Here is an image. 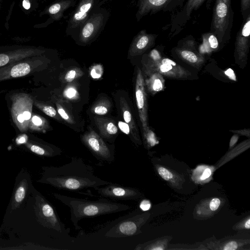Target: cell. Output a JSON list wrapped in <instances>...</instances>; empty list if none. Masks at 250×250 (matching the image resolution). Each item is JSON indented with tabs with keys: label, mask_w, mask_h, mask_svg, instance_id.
<instances>
[{
	"label": "cell",
	"mask_w": 250,
	"mask_h": 250,
	"mask_svg": "<svg viewBox=\"0 0 250 250\" xmlns=\"http://www.w3.org/2000/svg\"><path fill=\"white\" fill-rule=\"evenodd\" d=\"M41 181L56 188L69 191L95 188L110 183L95 175L93 167L77 157H71L68 163L62 166L45 167Z\"/></svg>",
	"instance_id": "6da1fadb"
},
{
	"label": "cell",
	"mask_w": 250,
	"mask_h": 250,
	"mask_svg": "<svg viewBox=\"0 0 250 250\" xmlns=\"http://www.w3.org/2000/svg\"><path fill=\"white\" fill-rule=\"evenodd\" d=\"M53 196L69 208L70 220L77 230L81 229L78 222L83 219L124 211L130 208L105 198L93 201L57 193H53Z\"/></svg>",
	"instance_id": "7a4b0ae2"
},
{
	"label": "cell",
	"mask_w": 250,
	"mask_h": 250,
	"mask_svg": "<svg viewBox=\"0 0 250 250\" xmlns=\"http://www.w3.org/2000/svg\"><path fill=\"white\" fill-rule=\"evenodd\" d=\"M232 0H214L210 31L218 38L219 43L227 42L230 38L234 20Z\"/></svg>",
	"instance_id": "3957f363"
},
{
	"label": "cell",
	"mask_w": 250,
	"mask_h": 250,
	"mask_svg": "<svg viewBox=\"0 0 250 250\" xmlns=\"http://www.w3.org/2000/svg\"><path fill=\"white\" fill-rule=\"evenodd\" d=\"M9 99L10 113L15 125L21 132L28 131L34 98L24 92H15Z\"/></svg>",
	"instance_id": "277c9868"
},
{
	"label": "cell",
	"mask_w": 250,
	"mask_h": 250,
	"mask_svg": "<svg viewBox=\"0 0 250 250\" xmlns=\"http://www.w3.org/2000/svg\"><path fill=\"white\" fill-rule=\"evenodd\" d=\"M46 61L42 55L34 56L0 68V82L24 77L42 69Z\"/></svg>",
	"instance_id": "5b68a950"
},
{
	"label": "cell",
	"mask_w": 250,
	"mask_h": 250,
	"mask_svg": "<svg viewBox=\"0 0 250 250\" xmlns=\"http://www.w3.org/2000/svg\"><path fill=\"white\" fill-rule=\"evenodd\" d=\"M81 140L98 161L108 164L115 161L114 146L106 143L93 129L90 128L84 133Z\"/></svg>",
	"instance_id": "8992f818"
},
{
	"label": "cell",
	"mask_w": 250,
	"mask_h": 250,
	"mask_svg": "<svg viewBox=\"0 0 250 250\" xmlns=\"http://www.w3.org/2000/svg\"><path fill=\"white\" fill-rule=\"evenodd\" d=\"M36 200L37 216L41 224L63 237L71 239L69 236L70 229L65 227L51 204L40 195L37 196Z\"/></svg>",
	"instance_id": "52a82bcc"
},
{
	"label": "cell",
	"mask_w": 250,
	"mask_h": 250,
	"mask_svg": "<svg viewBox=\"0 0 250 250\" xmlns=\"http://www.w3.org/2000/svg\"><path fill=\"white\" fill-rule=\"evenodd\" d=\"M108 16V12L105 9H94L79 30L80 42L86 44L95 39L104 29Z\"/></svg>",
	"instance_id": "ba28073f"
},
{
	"label": "cell",
	"mask_w": 250,
	"mask_h": 250,
	"mask_svg": "<svg viewBox=\"0 0 250 250\" xmlns=\"http://www.w3.org/2000/svg\"><path fill=\"white\" fill-rule=\"evenodd\" d=\"M214 0H187L182 9L171 19L170 33L172 35L179 33L189 20L194 11L198 10L206 1V7L209 9Z\"/></svg>",
	"instance_id": "9c48e42d"
},
{
	"label": "cell",
	"mask_w": 250,
	"mask_h": 250,
	"mask_svg": "<svg viewBox=\"0 0 250 250\" xmlns=\"http://www.w3.org/2000/svg\"><path fill=\"white\" fill-rule=\"evenodd\" d=\"M45 49L35 46H19L0 51V68L30 57L42 55Z\"/></svg>",
	"instance_id": "30bf717a"
},
{
	"label": "cell",
	"mask_w": 250,
	"mask_h": 250,
	"mask_svg": "<svg viewBox=\"0 0 250 250\" xmlns=\"http://www.w3.org/2000/svg\"><path fill=\"white\" fill-rule=\"evenodd\" d=\"M102 196L113 199L136 200L141 194L136 188L110 183L94 188Z\"/></svg>",
	"instance_id": "8fae6325"
},
{
	"label": "cell",
	"mask_w": 250,
	"mask_h": 250,
	"mask_svg": "<svg viewBox=\"0 0 250 250\" xmlns=\"http://www.w3.org/2000/svg\"><path fill=\"white\" fill-rule=\"evenodd\" d=\"M97 0H81L72 13L68 22L66 32L78 30L88 19L96 8Z\"/></svg>",
	"instance_id": "7c38bea8"
},
{
	"label": "cell",
	"mask_w": 250,
	"mask_h": 250,
	"mask_svg": "<svg viewBox=\"0 0 250 250\" xmlns=\"http://www.w3.org/2000/svg\"><path fill=\"white\" fill-rule=\"evenodd\" d=\"M177 0H138L136 18L138 21L147 15L163 11H170L177 7Z\"/></svg>",
	"instance_id": "4fadbf2b"
},
{
	"label": "cell",
	"mask_w": 250,
	"mask_h": 250,
	"mask_svg": "<svg viewBox=\"0 0 250 250\" xmlns=\"http://www.w3.org/2000/svg\"><path fill=\"white\" fill-rule=\"evenodd\" d=\"M143 219L137 216L128 218L117 223L108 231L105 236L111 238H124L137 234Z\"/></svg>",
	"instance_id": "5bb4252c"
},
{
	"label": "cell",
	"mask_w": 250,
	"mask_h": 250,
	"mask_svg": "<svg viewBox=\"0 0 250 250\" xmlns=\"http://www.w3.org/2000/svg\"><path fill=\"white\" fill-rule=\"evenodd\" d=\"M145 89L144 80L140 69H137L135 83V97L140 121L144 133L149 129L147 125L146 96Z\"/></svg>",
	"instance_id": "9a60e30c"
},
{
	"label": "cell",
	"mask_w": 250,
	"mask_h": 250,
	"mask_svg": "<svg viewBox=\"0 0 250 250\" xmlns=\"http://www.w3.org/2000/svg\"><path fill=\"white\" fill-rule=\"evenodd\" d=\"M157 34L148 33L146 30H141L133 38L130 44L128 55L131 57L142 54L155 43Z\"/></svg>",
	"instance_id": "2e32d148"
},
{
	"label": "cell",
	"mask_w": 250,
	"mask_h": 250,
	"mask_svg": "<svg viewBox=\"0 0 250 250\" xmlns=\"http://www.w3.org/2000/svg\"><path fill=\"white\" fill-rule=\"evenodd\" d=\"M250 37V14L244 20L237 32L235 40V51L239 57L246 56L249 51Z\"/></svg>",
	"instance_id": "e0dca14e"
},
{
	"label": "cell",
	"mask_w": 250,
	"mask_h": 250,
	"mask_svg": "<svg viewBox=\"0 0 250 250\" xmlns=\"http://www.w3.org/2000/svg\"><path fill=\"white\" fill-rule=\"evenodd\" d=\"M119 102L120 107L124 121L128 124L130 128L131 139L136 144L141 145V141L131 108L125 98L121 97Z\"/></svg>",
	"instance_id": "ac0fdd59"
},
{
	"label": "cell",
	"mask_w": 250,
	"mask_h": 250,
	"mask_svg": "<svg viewBox=\"0 0 250 250\" xmlns=\"http://www.w3.org/2000/svg\"><path fill=\"white\" fill-rule=\"evenodd\" d=\"M94 121L102 137L110 142L113 141L118 132L114 122L107 118L95 117Z\"/></svg>",
	"instance_id": "d6986e66"
},
{
	"label": "cell",
	"mask_w": 250,
	"mask_h": 250,
	"mask_svg": "<svg viewBox=\"0 0 250 250\" xmlns=\"http://www.w3.org/2000/svg\"><path fill=\"white\" fill-rule=\"evenodd\" d=\"M75 4L74 0H58L47 9L46 13L56 21L60 20L64 12Z\"/></svg>",
	"instance_id": "ffe728a7"
},
{
	"label": "cell",
	"mask_w": 250,
	"mask_h": 250,
	"mask_svg": "<svg viewBox=\"0 0 250 250\" xmlns=\"http://www.w3.org/2000/svg\"><path fill=\"white\" fill-rule=\"evenodd\" d=\"M202 43L199 47L201 52H209L217 49L219 46V42L217 36L212 32L204 33L202 35Z\"/></svg>",
	"instance_id": "44dd1931"
},
{
	"label": "cell",
	"mask_w": 250,
	"mask_h": 250,
	"mask_svg": "<svg viewBox=\"0 0 250 250\" xmlns=\"http://www.w3.org/2000/svg\"><path fill=\"white\" fill-rule=\"evenodd\" d=\"M50 127L49 123L45 118L32 113L28 125V130L45 133Z\"/></svg>",
	"instance_id": "7402d4cb"
},
{
	"label": "cell",
	"mask_w": 250,
	"mask_h": 250,
	"mask_svg": "<svg viewBox=\"0 0 250 250\" xmlns=\"http://www.w3.org/2000/svg\"><path fill=\"white\" fill-rule=\"evenodd\" d=\"M33 105L46 115L56 120H60L61 118L56 110L52 106L47 104L34 100Z\"/></svg>",
	"instance_id": "603a6c76"
},
{
	"label": "cell",
	"mask_w": 250,
	"mask_h": 250,
	"mask_svg": "<svg viewBox=\"0 0 250 250\" xmlns=\"http://www.w3.org/2000/svg\"><path fill=\"white\" fill-rule=\"evenodd\" d=\"M111 107L110 102L108 100L104 99L93 104L91 112L95 115H104L109 112Z\"/></svg>",
	"instance_id": "cb8c5ba5"
},
{
	"label": "cell",
	"mask_w": 250,
	"mask_h": 250,
	"mask_svg": "<svg viewBox=\"0 0 250 250\" xmlns=\"http://www.w3.org/2000/svg\"><path fill=\"white\" fill-rule=\"evenodd\" d=\"M26 186V181L23 180L17 188L14 198L15 207L20 205L24 199L25 196Z\"/></svg>",
	"instance_id": "d4e9b609"
},
{
	"label": "cell",
	"mask_w": 250,
	"mask_h": 250,
	"mask_svg": "<svg viewBox=\"0 0 250 250\" xmlns=\"http://www.w3.org/2000/svg\"><path fill=\"white\" fill-rule=\"evenodd\" d=\"M57 112L62 119L64 120L67 123L72 124H74V120L72 119L70 115L67 112L65 109L59 103H56Z\"/></svg>",
	"instance_id": "484cf974"
},
{
	"label": "cell",
	"mask_w": 250,
	"mask_h": 250,
	"mask_svg": "<svg viewBox=\"0 0 250 250\" xmlns=\"http://www.w3.org/2000/svg\"><path fill=\"white\" fill-rule=\"evenodd\" d=\"M156 76H154L150 80V86L154 91L158 92L163 89V84L162 81L158 77V76L157 75H156Z\"/></svg>",
	"instance_id": "4316f807"
},
{
	"label": "cell",
	"mask_w": 250,
	"mask_h": 250,
	"mask_svg": "<svg viewBox=\"0 0 250 250\" xmlns=\"http://www.w3.org/2000/svg\"><path fill=\"white\" fill-rule=\"evenodd\" d=\"M240 11L244 20L250 14V0H240Z\"/></svg>",
	"instance_id": "83f0119b"
},
{
	"label": "cell",
	"mask_w": 250,
	"mask_h": 250,
	"mask_svg": "<svg viewBox=\"0 0 250 250\" xmlns=\"http://www.w3.org/2000/svg\"><path fill=\"white\" fill-rule=\"evenodd\" d=\"M64 97L70 100L75 99L78 96V93L76 88L73 86L66 88L63 92Z\"/></svg>",
	"instance_id": "f1b7e54d"
},
{
	"label": "cell",
	"mask_w": 250,
	"mask_h": 250,
	"mask_svg": "<svg viewBox=\"0 0 250 250\" xmlns=\"http://www.w3.org/2000/svg\"><path fill=\"white\" fill-rule=\"evenodd\" d=\"M158 172L159 175L165 180H169L173 177L172 174L167 168L163 167L158 168Z\"/></svg>",
	"instance_id": "f546056e"
},
{
	"label": "cell",
	"mask_w": 250,
	"mask_h": 250,
	"mask_svg": "<svg viewBox=\"0 0 250 250\" xmlns=\"http://www.w3.org/2000/svg\"><path fill=\"white\" fill-rule=\"evenodd\" d=\"M80 72L76 69L69 70L65 75L64 79L67 82H70L79 75Z\"/></svg>",
	"instance_id": "4dcf8cb0"
},
{
	"label": "cell",
	"mask_w": 250,
	"mask_h": 250,
	"mask_svg": "<svg viewBox=\"0 0 250 250\" xmlns=\"http://www.w3.org/2000/svg\"><path fill=\"white\" fill-rule=\"evenodd\" d=\"M144 137L148 145L153 146L156 144V140L152 132H150L148 130L147 132L144 133Z\"/></svg>",
	"instance_id": "1f68e13d"
},
{
	"label": "cell",
	"mask_w": 250,
	"mask_h": 250,
	"mask_svg": "<svg viewBox=\"0 0 250 250\" xmlns=\"http://www.w3.org/2000/svg\"><path fill=\"white\" fill-rule=\"evenodd\" d=\"M118 125L120 130L125 134L128 135L131 139V130L128 124L125 122L119 121Z\"/></svg>",
	"instance_id": "d6a6232c"
},
{
	"label": "cell",
	"mask_w": 250,
	"mask_h": 250,
	"mask_svg": "<svg viewBox=\"0 0 250 250\" xmlns=\"http://www.w3.org/2000/svg\"><path fill=\"white\" fill-rule=\"evenodd\" d=\"M220 204V200L217 198L211 200L209 204V207L211 210L215 211L218 209Z\"/></svg>",
	"instance_id": "836d02e7"
},
{
	"label": "cell",
	"mask_w": 250,
	"mask_h": 250,
	"mask_svg": "<svg viewBox=\"0 0 250 250\" xmlns=\"http://www.w3.org/2000/svg\"><path fill=\"white\" fill-rule=\"evenodd\" d=\"M151 203L150 201L146 199L142 200L140 204V208L143 211H147L150 209Z\"/></svg>",
	"instance_id": "e575fe53"
},
{
	"label": "cell",
	"mask_w": 250,
	"mask_h": 250,
	"mask_svg": "<svg viewBox=\"0 0 250 250\" xmlns=\"http://www.w3.org/2000/svg\"><path fill=\"white\" fill-rule=\"evenodd\" d=\"M238 245L236 242L231 241L226 244L223 248L224 250H235L237 249Z\"/></svg>",
	"instance_id": "d590c367"
},
{
	"label": "cell",
	"mask_w": 250,
	"mask_h": 250,
	"mask_svg": "<svg viewBox=\"0 0 250 250\" xmlns=\"http://www.w3.org/2000/svg\"><path fill=\"white\" fill-rule=\"evenodd\" d=\"M225 74L231 80L236 81V78L233 70L231 68H229L225 71Z\"/></svg>",
	"instance_id": "8d00e7d4"
},
{
	"label": "cell",
	"mask_w": 250,
	"mask_h": 250,
	"mask_svg": "<svg viewBox=\"0 0 250 250\" xmlns=\"http://www.w3.org/2000/svg\"><path fill=\"white\" fill-rule=\"evenodd\" d=\"M173 69V66L168 64H161L159 67L160 71L162 73H166Z\"/></svg>",
	"instance_id": "74e56055"
},
{
	"label": "cell",
	"mask_w": 250,
	"mask_h": 250,
	"mask_svg": "<svg viewBox=\"0 0 250 250\" xmlns=\"http://www.w3.org/2000/svg\"><path fill=\"white\" fill-rule=\"evenodd\" d=\"M211 174V170L208 168H206L200 177L201 180H204L208 178L210 176Z\"/></svg>",
	"instance_id": "f35d334b"
},
{
	"label": "cell",
	"mask_w": 250,
	"mask_h": 250,
	"mask_svg": "<svg viewBox=\"0 0 250 250\" xmlns=\"http://www.w3.org/2000/svg\"><path fill=\"white\" fill-rule=\"evenodd\" d=\"M150 56L155 61L160 60L161 58L159 52L156 49H153L151 51Z\"/></svg>",
	"instance_id": "ab89813d"
},
{
	"label": "cell",
	"mask_w": 250,
	"mask_h": 250,
	"mask_svg": "<svg viewBox=\"0 0 250 250\" xmlns=\"http://www.w3.org/2000/svg\"><path fill=\"white\" fill-rule=\"evenodd\" d=\"M161 62L162 64H168V65H171L172 66H176V63L175 62H174L173 61H172L169 59H167V58H165V59H163L161 61Z\"/></svg>",
	"instance_id": "60d3db41"
},
{
	"label": "cell",
	"mask_w": 250,
	"mask_h": 250,
	"mask_svg": "<svg viewBox=\"0 0 250 250\" xmlns=\"http://www.w3.org/2000/svg\"><path fill=\"white\" fill-rule=\"evenodd\" d=\"M27 141V137L26 136H21L18 137L16 140V142L18 144H22L25 143Z\"/></svg>",
	"instance_id": "b9f144b4"
},
{
	"label": "cell",
	"mask_w": 250,
	"mask_h": 250,
	"mask_svg": "<svg viewBox=\"0 0 250 250\" xmlns=\"http://www.w3.org/2000/svg\"><path fill=\"white\" fill-rule=\"evenodd\" d=\"M238 139V136L237 135H234L231 138L230 142H229V147L231 148L232 147L235 143L237 142Z\"/></svg>",
	"instance_id": "7bdbcfd3"
},
{
	"label": "cell",
	"mask_w": 250,
	"mask_h": 250,
	"mask_svg": "<svg viewBox=\"0 0 250 250\" xmlns=\"http://www.w3.org/2000/svg\"><path fill=\"white\" fill-rule=\"evenodd\" d=\"M22 6L26 10L30 9L31 4L29 0H23Z\"/></svg>",
	"instance_id": "ee69618b"
},
{
	"label": "cell",
	"mask_w": 250,
	"mask_h": 250,
	"mask_svg": "<svg viewBox=\"0 0 250 250\" xmlns=\"http://www.w3.org/2000/svg\"><path fill=\"white\" fill-rule=\"evenodd\" d=\"M245 227L247 229H250V219L249 218L246 221L245 224Z\"/></svg>",
	"instance_id": "f6af8a7d"
},
{
	"label": "cell",
	"mask_w": 250,
	"mask_h": 250,
	"mask_svg": "<svg viewBox=\"0 0 250 250\" xmlns=\"http://www.w3.org/2000/svg\"><path fill=\"white\" fill-rule=\"evenodd\" d=\"M185 0H177V7L182 6Z\"/></svg>",
	"instance_id": "bcb514c9"
},
{
	"label": "cell",
	"mask_w": 250,
	"mask_h": 250,
	"mask_svg": "<svg viewBox=\"0 0 250 250\" xmlns=\"http://www.w3.org/2000/svg\"><path fill=\"white\" fill-rule=\"evenodd\" d=\"M113 0H103L101 2H100L99 3V5L100 6L101 5H102L103 3H104V2H107V1H112Z\"/></svg>",
	"instance_id": "7dc6e473"
}]
</instances>
